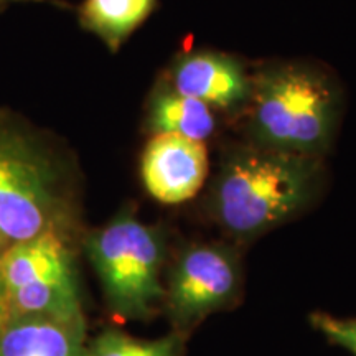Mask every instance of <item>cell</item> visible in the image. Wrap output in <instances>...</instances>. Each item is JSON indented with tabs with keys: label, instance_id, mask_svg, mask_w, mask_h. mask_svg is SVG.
I'll return each instance as SVG.
<instances>
[{
	"label": "cell",
	"instance_id": "cell-1",
	"mask_svg": "<svg viewBox=\"0 0 356 356\" xmlns=\"http://www.w3.org/2000/svg\"><path fill=\"white\" fill-rule=\"evenodd\" d=\"M83 180L60 137L0 108V248L47 233L81 239Z\"/></svg>",
	"mask_w": 356,
	"mask_h": 356
},
{
	"label": "cell",
	"instance_id": "cell-2",
	"mask_svg": "<svg viewBox=\"0 0 356 356\" xmlns=\"http://www.w3.org/2000/svg\"><path fill=\"white\" fill-rule=\"evenodd\" d=\"M327 185L325 159L241 139L222 147L204 210L234 244L252 243L314 207Z\"/></svg>",
	"mask_w": 356,
	"mask_h": 356
},
{
	"label": "cell",
	"instance_id": "cell-3",
	"mask_svg": "<svg viewBox=\"0 0 356 356\" xmlns=\"http://www.w3.org/2000/svg\"><path fill=\"white\" fill-rule=\"evenodd\" d=\"M346 108L335 71L318 61L270 60L252 71L251 96L239 115L243 139L280 152L325 159Z\"/></svg>",
	"mask_w": 356,
	"mask_h": 356
},
{
	"label": "cell",
	"instance_id": "cell-4",
	"mask_svg": "<svg viewBox=\"0 0 356 356\" xmlns=\"http://www.w3.org/2000/svg\"><path fill=\"white\" fill-rule=\"evenodd\" d=\"M99 279L106 307L124 322L150 320L162 312L163 280L170 244L167 229L140 220L127 203L106 222L81 238Z\"/></svg>",
	"mask_w": 356,
	"mask_h": 356
},
{
	"label": "cell",
	"instance_id": "cell-5",
	"mask_svg": "<svg viewBox=\"0 0 356 356\" xmlns=\"http://www.w3.org/2000/svg\"><path fill=\"white\" fill-rule=\"evenodd\" d=\"M78 249L81 239L47 233L0 251V277L10 318L86 320Z\"/></svg>",
	"mask_w": 356,
	"mask_h": 356
},
{
	"label": "cell",
	"instance_id": "cell-6",
	"mask_svg": "<svg viewBox=\"0 0 356 356\" xmlns=\"http://www.w3.org/2000/svg\"><path fill=\"white\" fill-rule=\"evenodd\" d=\"M243 264L231 241L186 243L168 257L162 312L172 330L188 337L204 318L238 304Z\"/></svg>",
	"mask_w": 356,
	"mask_h": 356
},
{
	"label": "cell",
	"instance_id": "cell-7",
	"mask_svg": "<svg viewBox=\"0 0 356 356\" xmlns=\"http://www.w3.org/2000/svg\"><path fill=\"white\" fill-rule=\"evenodd\" d=\"M160 76L175 91L236 119L251 96L252 71L241 58L220 50L178 53Z\"/></svg>",
	"mask_w": 356,
	"mask_h": 356
},
{
	"label": "cell",
	"instance_id": "cell-8",
	"mask_svg": "<svg viewBox=\"0 0 356 356\" xmlns=\"http://www.w3.org/2000/svg\"><path fill=\"white\" fill-rule=\"evenodd\" d=\"M139 173L149 197L163 204H180L195 198L210 173L203 142L177 134H152L140 154Z\"/></svg>",
	"mask_w": 356,
	"mask_h": 356
},
{
	"label": "cell",
	"instance_id": "cell-9",
	"mask_svg": "<svg viewBox=\"0 0 356 356\" xmlns=\"http://www.w3.org/2000/svg\"><path fill=\"white\" fill-rule=\"evenodd\" d=\"M142 127L149 136L177 134L204 144L220 131V114L204 102L175 91L159 76L147 95Z\"/></svg>",
	"mask_w": 356,
	"mask_h": 356
},
{
	"label": "cell",
	"instance_id": "cell-10",
	"mask_svg": "<svg viewBox=\"0 0 356 356\" xmlns=\"http://www.w3.org/2000/svg\"><path fill=\"white\" fill-rule=\"evenodd\" d=\"M86 320L12 317L0 333V356H83Z\"/></svg>",
	"mask_w": 356,
	"mask_h": 356
},
{
	"label": "cell",
	"instance_id": "cell-11",
	"mask_svg": "<svg viewBox=\"0 0 356 356\" xmlns=\"http://www.w3.org/2000/svg\"><path fill=\"white\" fill-rule=\"evenodd\" d=\"M157 6L159 0H83L76 17L81 30L95 35L111 53H118Z\"/></svg>",
	"mask_w": 356,
	"mask_h": 356
},
{
	"label": "cell",
	"instance_id": "cell-12",
	"mask_svg": "<svg viewBox=\"0 0 356 356\" xmlns=\"http://www.w3.org/2000/svg\"><path fill=\"white\" fill-rule=\"evenodd\" d=\"M186 335L173 332L155 340L127 335L118 328H106L86 341L83 356H184Z\"/></svg>",
	"mask_w": 356,
	"mask_h": 356
},
{
	"label": "cell",
	"instance_id": "cell-13",
	"mask_svg": "<svg viewBox=\"0 0 356 356\" xmlns=\"http://www.w3.org/2000/svg\"><path fill=\"white\" fill-rule=\"evenodd\" d=\"M310 323L330 343L356 356V318H340L325 312H315L310 315Z\"/></svg>",
	"mask_w": 356,
	"mask_h": 356
},
{
	"label": "cell",
	"instance_id": "cell-14",
	"mask_svg": "<svg viewBox=\"0 0 356 356\" xmlns=\"http://www.w3.org/2000/svg\"><path fill=\"white\" fill-rule=\"evenodd\" d=\"M29 2H35V3H50V6L60 7V8H71V6L65 0H0V13H3L7 8H10L15 3H29Z\"/></svg>",
	"mask_w": 356,
	"mask_h": 356
},
{
	"label": "cell",
	"instance_id": "cell-15",
	"mask_svg": "<svg viewBox=\"0 0 356 356\" xmlns=\"http://www.w3.org/2000/svg\"><path fill=\"white\" fill-rule=\"evenodd\" d=\"M10 314H8V305H7V293L6 287H3L2 277H0V333H2L3 327H6Z\"/></svg>",
	"mask_w": 356,
	"mask_h": 356
},
{
	"label": "cell",
	"instance_id": "cell-16",
	"mask_svg": "<svg viewBox=\"0 0 356 356\" xmlns=\"http://www.w3.org/2000/svg\"><path fill=\"white\" fill-rule=\"evenodd\" d=\"M0 251H2V248H0Z\"/></svg>",
	"mask_w": 356,
	"mask_h": 356
}]
</instances>
